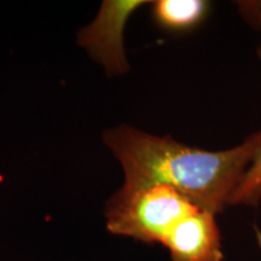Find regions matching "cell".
Returning <instances> with one entry per match:
<instances>
[{"label": "cell", "instance_id": "1", "mask_svg": "<svg viewBox=\"0 0 261 261\" xmlns=\"http://www.w3.org/2000/svg\"><path fill=\"white\" fill-rule=\"evenodd\" d=\"M103 142L125 173L123 190L166 185L196 207L218 214L231 198L261 145V129L241 144L211 151L121 125L108 129Z\"/></svg>", "mask_w": 261, "mask_h": 261}, {"label": "cell", "instance_id": "2", "mask_svg": "<svg viewBox=\"0 0 261 261\" xmlns=\"http://www.w3.org/2000/svg\"><path fill=\"white\" fill-rule=\"evenodd\" d=\"M196 210L184 195L166 185L120 189L107 203V228L116 236L163 244L173 228Z\"/></svg>", "mask_w": 261, "mask_h": 261}, {"label": "cell", "instance_id": "3", "mask_svg": "<svg viewBox=\"0 0 261 261\" xmlns=\"http://www.w3.org/2000/svg\"><path fill=\"white\" fill-rule=\"evenodd\" d=\"M144 0H106L92 23L77 34L79 45L109 75H121L129 69L123 48V31L129 16Z\"/></svg>", "mask_w": 261, "mask_h": 261}, {"label": "cell", "instance_id": "4", "mask_svg": "<svg viewBox=\"0 0 261 261\" xmlns=\"http://www.w3.org/2000/svg\"><path fill=\"white\" fill-rule=\"evenodd\" d=\"M163 246L171 261H223L221 234L215 214L196 210L173 228Z\"/></svg>", "mask_w": 261, "mask_h": 261}, {"label": "cell", "instance_id": "5", "mask_svg": "<svg viewBox=\"0 0 261 261\" xmlns=\"http://www.w3.org/2000/svg\"><path fill=\"white\" fill-rule=\"evenodd\" d=\"M208 8L204 0H158L152 3V17L167 31H189L201 23Z\"/></svg>", "mask_w": 261, "mask_h": 261}, {"label": "cell", "instance_id": "6", "mask_svg": "<svg viewBox=\"0 0 261 261\" xmlns=\"http://www.w3.org/2000/svg\"><path fill=\"white\" fill-rule=\"evenodd\" d=\"M261 202V145L231 198L230 205L257 207Z\"/></svg>", "mask_w": 261, "mask_h": 261}, {"label": "cell", "instance_id": "7", "mask_svg": "<svg viewBox=\"0 0 261 261\" xmlns=\"http://www.w3.org/2000/svg\"><path fill=\"white\" fill-rule=\"evenodd\" d=\"M256 54H257V57H259V60H261V44L259 45V47H257Z\"/></svg>", "mask_w": 261, "mask_h": 261}]
</instances>
